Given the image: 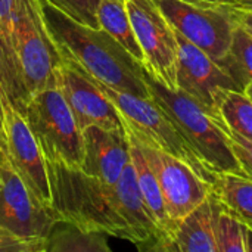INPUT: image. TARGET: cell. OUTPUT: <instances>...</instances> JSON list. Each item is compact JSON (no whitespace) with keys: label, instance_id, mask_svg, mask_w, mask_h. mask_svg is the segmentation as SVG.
<instances>
[{"label":"cell","instance_id":"6da1fadb","mask_svg":"<svg viewBox=\"0 0 252 252\" xmlns=\"http://www.w3.org/2000/svg\"><path fill=\"white\" fill-rule=\"evenodd\" d=\"M47 32L62 59L115 90L151 97L143 65L102 28L81 24L47 0H38Z\"/></svg>","mask_w":252,"mask_h":252},{"label":"cell","instance_id":"7a4b0ae2","mask_svg":"<svg viewBox=\"0 0 252 252\" xmlns=\"http://www.w3.org/2000/svg\"><path fill=\"white\" fill-rule=\"evenodd\" d=\"M46 164L52 211L59 221L131 242L130 229L115 204L114 186L105 185L81 168L53 162Z\"/></svg>","mask_w":252,"mask_h":252},{"label":"cell","instance_id":"3957f363","mask_svg":"<svg viewBox=\"0 0 252 252\" xmlns=\"http://www.w3.org/2000/svg\"><path fill=\"white\" fill-rule=\"evenodd\" d=\"M59 221L15 170L0 140V252H46V238Z\"/></svg>","mask_w":252,"mask_h":252},{"label":"cell","instance_id":"277c9868","mask_svg":"<svg viewBox=\"0 0 252 252\" xmlns=\"http://www.w3.org/2000/svg\"><path fill=\"white\" fill-rule=\"evenodd\" d=\"M145 77L151 97L164 109L213 174L233 173L245 176L230 142L216 117H211L182 90L165 87L148 72Z\"/></svg>","mask_w":252,"mask_h":252},{"label":"cell","instance_id":"5b68a950","mask_svg":"<svg viewBox=\"0 0 252 252\" xmlns=\"http://www.w3.org/2000/svg\"><path fill=\"white\" fill-rule=\"evenodd\" d=\"M94 81L117 108L124 128L128 133H131L142 143L182 159L205 182L210 185L214 183L217 176L205 167L176 124L152 97H140L115 90L97 80Z\"/></svg>","mask_w":252,"mask_h":252},{"label":"cell","instance_id":"8992f818","mask_svg":"<svg viewBox=\"0 0 252 252\" xmlns=\"http://www.w3.org/2000/svg\"><path fill=\"white\" fill-rule=\"evenodd\" d=\"M24 117L46 162L81 168L83 133L58 86L46 87L31 96L25 105Z\"/></svg>","mask_w":252,"mask_h":252},{"label":"cell","instance_id":"52a82bcc","mask_svg":"<svg viewBox=\"0 0 252 252\" xmlns=\"http://www.w3.org/2000/svg\"><path fill=\"white\" fill-rule=\"evenodd\" d=\"M155 3L173 28L210 58L220 62L226 56L238 25L233 6L186 0H155Z\"/></svg>","mask_w":252,"mask_h":252},{"label":"cell","instance_id":"ba28073f","mask_svg":"<svg viewBox=\"0 0 252 252\" xmlns=\"http://www.w3.org/2000/svg\"><path fill=\"white\" fill-rule=\"evenodd\" d=\"M16 58L28 99L46 87L56 86V66L61 56L44 25L38 0H19Z\"/></svg>","mask_w":252,"mask_h":252},{"label":"cell","instance_id":"9c48e42d","mask_svg":"<svg viewBox=\"0 0 252 252\" xmlns=\"http://www.w3.org/2000/svg\"><path fill=\"white\" fill-rule=\"evenodd\" d=\"M131 27L143 55V68L168 89H177L179 43L176 30L155 0H126Z\"/></svg>","mask_w":252,"mask_h":252},{"label":"cell","instance_id":"30bf717a","mask_svg":"<svg viewBox=\"0 0 252 252\" xmlns=\"http://www.w3.org/2000/svg\"><path fill=\"white\" fill-rule=\"evenodd\" d=\"M127 134L134 139L154 170L161 186L167 213L176 224L210 196L213 185L198 176L186 162L142 143L128 131Z\"/></svg>","mask_w":252,"mask_h":252},{"label":"cell","instance_id":"8fae6325","mask_svg":"<svg viewBox=\"0 0 252 252\" xmlns=\"http://www.w3.org/2000/svg\"><path fill=\"white\" fill-rule=\"evenodd\" d=\"M179 43L177 89L192 97L211 117L229 90H241L226 69L176 31Z\"/></svg>","mask_w":252,"mask_h":252},{"label":"cell","instance_id":"7c38bea8","mask_svg":"<svg viewBox=\"0 0 252 252\" xmlns=\"http://www.w3.org/2000/svg\"><path fill=\"white\" fill-rule=\"evenodd\" d=\"M56 86L65 96L81 131L89 126L108 130L124 128L114 103L99 89L94 78L74 62L61 58L56 66Z\"/></svg>","mask_w":252,"mask_h":252},{"label":"cell","instance_id":"4fadbf2b","mask_svg":"<svg viewBox=\"0 0 252 252\" xmlns=\"http://www.w3.org/2000/svg\"><path fill=\"white\" fill-rule=\"evenodd\" d=\"M3 131L4 148L15 170L34 198L43 207L52 210V193L46 158L32 131L30 130L24 114L13 108V105H9L4 111Z\"/></svg>","mask_w":252,"mask_h":252},{"label":"cell","instance_id":"5bb4252c","mask_svg":"<svg viewBox=\"0 0 252 252\" xmlns=\"http://www.w3.org/2000/svg\"><path fill=\"white\" fill-rule=\"evenodd\" d=\"M112 189L118 213L130 229L131 244L140 251L167 252V239L145 204L131 159Z\"/></svg>","mask_w":252,"mask_h":252},{"label":"cell","instance_id":"9a60e30c","mask_svg":"<svg viewBox=\"0 0 252 252\" xmlns=\"http://www.w3.org/2000/svg\"><path fill=\"white\" fill-rule=\"evenodd\" d=\"M81 170L108 186H114L130 162V143L126 128L108 130L89 126L83 131Z\"/></svg>","mask_w":252,"mask_h":252},{"label":"cell","instance_id":"2e32d148","mask_svg":"<svg viewBox=\"0 0 252 252\" xmlns=\"http://www.w3.org/2000/svg\"><path fill=\"white\" fill-rule=\"evenodd\" d=\"M221 204L211 190L210 196L177 223L170 252H217L216 220Z\"/></svg>","mask_w":252,"mask_h":252},{"label":"cell","instance_id":"e0dca14e","mask_svg":"<svg viewBox=\"0 0 252 252\" xmlns=\"http://www.w3.org/2000/svg\"><path fill=\"white\" fill-rule=\"evenodd\" d=\"M18 7L19 0H0V58L3 62L10 102L13 108L24 114L28 96L19 75L16 58Z\"/></svg>","mask_w":252,"mask_h":252},{"label":"cell","instance_id":"ac0fdd59","mask_svg":"<svg viewBox=\"0 0 252 252\" xmlns=\"http://www.w3.org/2000/svg\"><path fill=\"white\" fill-rule=\"evenodd\" d=\"M127 137H128V143H130V159H131V164H133V168L136 173L139 190H140V193L145 199V204L149 208L152 217L155 219L159 229L162 230V233L167 239V244H168L167 252H170L177 224L170 219V216L167 213L161 186L158 183V179H157L154 170L151 168L149 162L146 161L143 152L140 151V148L134 142V139L130 137L128 134H127Z\"/></svg>","mask_w":252,"mask_h":252},{"label":"cell","instance_id":"d6986e66","mask_svg":"<svg viewBox=\"0 0 252 252\" xmlns=\"http://www.w3.org/2000/svg\"><path fill=\"white\" fill-rule=\"evenodd\" d=\"M108 235L56 221L46 238V252H109Z\"/></svg>","mask_w":252,"mask_h":252},{"label":"cell","instance_id":"ffe728a7","mask_svg":"<svg viewBox=\"0 0 252 252\" xmlns=\"http://www.w3.org/2000/svg\"><path fill=\"white\" fill-rule=\"evenodd\" d=\"M213 192L226 211L252 226V179L233 173L217 174Z\"/></svg>","mask_w":252,"mask_h":252},{"label":"cell","instance_id":"44dd1931","mask_svg":"<svg viewBox=\"0 0 252 252\" xmlns=\"http://www.w3.org/2000/svg\"><path fill=\"white\" fill-rule=\"evenodd\" d=\"M97 21L102 30L111 34L143 65V55L131 27L126 0H100L97 7Z\"/></svg>","mask_w":252,"mask_h":252},{"label":"cell","instance_id":"7402d4cb","mask_svg":"<svg viewBox=\"0 0 252 252\" xmlns=\"http://www.w3.org/2000/svg\"><path fill=\"white\" fill-rule=\"evenodd\" d=\"M242 92L252 83V35L238 22L230 47L219 62Z\"/></svg>","mask_w":252,"mask_h":252},{"label":"cell","instance_id":"603a6c76","mask_svg":"<svg viewBox=\"0 0 252 252\" xmlns=\"http://www.w3.org/2000/svg\"><path fill=\"white\" fill-rule=\"evenodd\" d=\"M227 128L252 140V100L242 90H229L217 111V117Z\"/></svg>","mask_w":252,"mask_h":252},{"label":"cell","instance_id":"cb8c5ba5","mask_svg":"<svg viewBox=\"0 0 252 252\" xmlns=\"http://www.w3.org/2000/svg\"><path fill=\"white\" fill-rule=\"evenodd\" d=\"M214 236L217 252H245V223L223 207L216 220Z\"/></svg>","mask_w":252,"mask_h":252},{"label":"cell","instance_id":"d4e9b609","mask_svg":"<svg viewBox=\"0 0 252 252\" xmlns=\"http://www.w3.org/2000/svg\"><path fill=\"white\" fill-rule=\"evenodd\" d=\"M47 1L75 21L90 25L93 28H100L97 21V7L100 0H47Z\"/></svg>","mask_w":252,"mask_h":252},{"label":"cell","instance_id":"484cf974","mask_svg":"<svg viewBox=\"0 0 252 252\" xmlns=\"http://www.w3.org/2000/svg\"><path fill=\"white\" fill-rule=\"evenodd\" d=\"M217 121L220 123L221 128L224 130V133H226V136H227V139L230 142V146H232V149H233V152L236 155V159H238L239 165L242 167L245 176L252 179V140L245 139L244 136H241V134L235 133L233 130L227 128L219 118H217Z\"/></svg>","mask_w":252,"mask_h":252},{"label":"cell","instance_id":"4316f807","mask_svg":"<svg viewBox=\"0 0 252 252\" xmlns=\"http://www.w3.org/2000/svg\"><path fill=\"white\" fill-rule=\"evenodd\" d=\"M9 105H12V102H10V96H9V89H7L6 75H4V69H3V62L0 58V140H4L3 123H4V111Z\"/></svg>","mask_w":252,"mask_h":252},{"label":"cell","instance_id":"83f0119b","mask_svg":"<svg viewBox=\"0 0 252 252\" xmlns=\"http://www.w3.org/2000/svg\"><path fill=\"white\" fill-rule=\"evenodd\" d=\"M238 22L252 35V9L251 7H235Z\"/></svg>","mask_w":252,"mask_h":252},{"label":"cell","instance_id":"f1b7e54d","mask_svg":"<svg viewBox=\"0 0 252 252\" xmlns=\"http://www.w3.org/2000/svg\"><path fill=\"white\" fill-rule=\"evenodd\" d=\"M192 3H208V4H226L233 7H242V3L239 0H186Z\"/></svg>","mask_w":252,"mask_h":252},{"label":"cell","instance_id":"f546056e","mask_svg":"<svg viewBox=\"0 0 252 252\" xmlns=\"http://www.w3.org/2000/svg\"><path fill=\"white\" fill-rule=\"evenodd\" d=\"M245 252H252V226L245 223Z\"/></svg>","mask_w":252,"mask_h":252},{"label":"cell","instance_id":"4dcf8cb0","mask_svg":"<svg viewBox=\"0 0 252 252\" xmlns=\"http://www.w3.org/2000/svg\"><path fill=\"white\" fill-rule=\"evenodd\" d=\"M242 3V7H251L252 9V0H239Z\"/></svg>","mask_w":252,"mask_h":252},{"label":"cell","instance_id":"1f68e13d","mask_svg":"<svg viewBox=\"0 0 252 252\" xmlns=\"http://www.w3.org/2000/svg\"><path fill=\"white\" fill-rule=\"evenodd\" d=\"M245 93H247V94L250 96V99L252 100V83L250 84V86H247V89H245Z\"/></svg>","mask_w":252,"mask_h":252}]
</instances>
